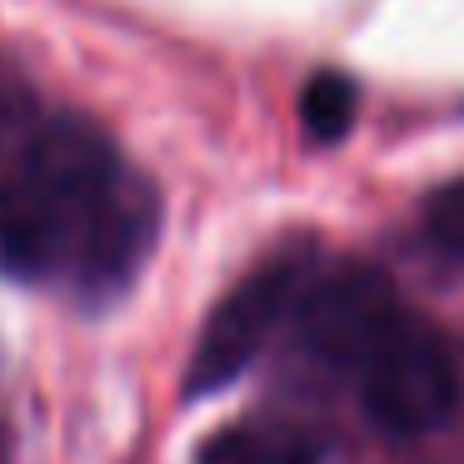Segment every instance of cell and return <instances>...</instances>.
<instances>
[{"label": "cell", "instance_id": "obj_1", "mask_svg": "<svg viewBox=\"0 0 464 464\" xmlns=\"http://www.w3.org/2000/svg\"><path fill=\"white\" fill-rule=\"evenodd\" d=\"M160 230V200L91 121H45L0 180V275L125 290Z\"/></svg>", "mask_w": 464, "mask_h": 464}, {"label": "cell", "instance_id": "obj_2", "mask_svg": "<svg viewBox=\"0 0 464 464\" xmlns=\"http://www.w3.org/2000/svg\"><path fill=\"white\" fill-rule=\"evenodd\" d=\"M354 374H360L364 410L390 434H430L450 424L459 404V370L450 344L410 314L384 330V340L364 354Z\"/></svg>", "mask_w": 464, "mask_h": 464}, {"label": "cell", "instance_id": "obj_3", "mask_svg": "<svg viewBox=\"0 0 464 464\" xmlns=\"http://www.w3.org/2000/svg\"><path fill=\"white\" fill-rule=\"evenodd\" d=\"M304 290V265L300 260H270L255 275H245L220 304L205 320L200 344H195L190 374H185V390L190 394H215L255 364V354L270 344V334L280 330V320L295 310Z\"/></svg>", "mask_w": 464, "mask_h": 464}, {"label": "cell", "instance_id": "obj_4", "mask_svg": "<svg viewBox=\"0 0 464 464\" xmlns=\"http://www.w3.org/2000/svg\"><path fill=\"white\" fill-rule=\"evenodd\" d=\"M295 314H300V340L314 360L360 370V360L384 340V330L404 310L394 300V285L380 270L340 265L314 285H304L300 300H295Z\"/></svg>", "mask_w": 464, "mask_h": 464}, {"label": "cell", "instance_id": "obj_5", "mask_svg": "<svg viewBox=\"0 0 464 464\" xmlns=\"http://www.w3.org/2000/svg\"><path fill=\"white\" fill-rule=\"evenodd\" d=\"M200 464H314L300 434L275 430V424H240L220 430L200 450Z\"/></svg>", "mask_w": 464, "mask_h": 464}, {"label": "cell", "instance_id": "obj_6", "mask_svg": "<svg viewBox=\"0 0 464 464\" xmlns=\"http://www.w3.org/2000/svg\"><path fill=\"white\" fill-rule=\"evenodd\" d=\"M354 111H360V91H354L340 71L314 75L300 95V121H304V130H310V140H340V135L350 130Z\"/></svg>", "mask_w": 464, "mask_h": 464}, {"label": "cell", "instance_id": "obj_7", "mask_svg": "<svg viewBox=\"0 0 464 464\" xmlns=\"http://www.w3.org/2000/svg\"><path fill=\"white\" fill-rule=\"evenodd\" d=\"M430 235L464 255V185H450L430 200Z\"/></svg>", "mask_w": 464, "mask_h": 464}, {"label": "cell", "instance_id": "obj_8", "mask_svg": "<svg viewBox=\"0 0 464 464\" xmlns=\"http://www.w3.org/2000/svg\"><path fill=\"white\" fill-rule=\"evenodd\" d=\"M5 135H11V101L0 95V145H5Z\"/></svg>", "mask_w": 464, "mask_h": 464}]
</instances>
